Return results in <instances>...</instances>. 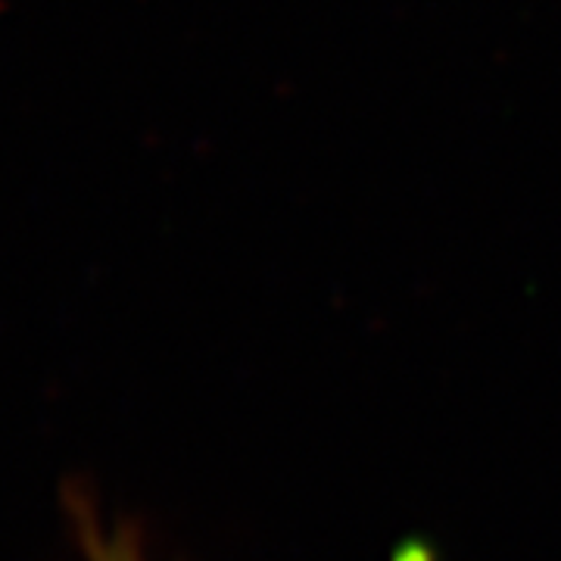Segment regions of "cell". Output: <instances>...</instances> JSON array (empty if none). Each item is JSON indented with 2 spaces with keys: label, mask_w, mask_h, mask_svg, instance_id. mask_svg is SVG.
<instances>
[{
  "label": "cell",
  "mask_w": 561,
  "mask_h": 561,
  "mask_svg": "<svg viewBox=\"0 0 561 561\" xmlns=\"http://www.w3.org/2000/svg\"><path fill=\"white\" fill-rule=\"evenodd\" d=\"M98 561H135V556L131 552H125V549H119V546H113L106 556H101Z\"/></svg>",
  "instance_id": "6da1fadb"
}]
</instances>
